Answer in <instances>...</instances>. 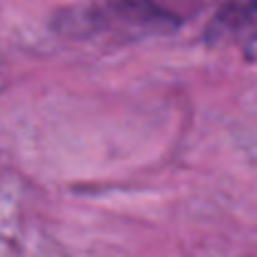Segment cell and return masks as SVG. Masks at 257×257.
I'll return each instance as SVG.
<instances>
[{"mask_svg": "<svg viewBox=\"0 0 257 257\" xmlns=\"http://www.w3.org/2000/svg\"><path fill=\"white\" fill-rule=\"evenodd\" d=\"M205 43L250 50L257 43V0H227L210 20Z\"/></svg>", "mask_w": 257, "mask_h": 257, "instance_id": "cell-1", "label": "cell"}]
</instances>
